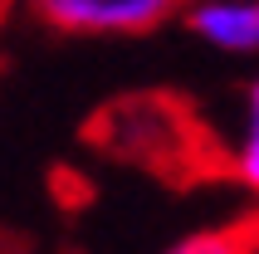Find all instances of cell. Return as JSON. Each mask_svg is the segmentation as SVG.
I'll return each mask as SVG.
<instances>
[{
  "instance_id": "7a4b0ae2",
  "label": "cell",
  "mask_w": 259,
  "mask_h": 254,
  "mask_svg": "<svg viewBox=\"0 0 259 254\" xmlns=\"http://www.w3.org/2000/svg\"><path fill=\"white\" fill-rule=\"evenodd\" d=\"M186 25L225 54H259V0H191Z\"/></svg>"
},
{
  "instance_id": "277c9868",
  "label": "cell",
  "mask_w": 259,
  "mask_h": 254,
  "mask_svg": "<svg viewBox=\"0 0 259 254\" xmlns=\"http://www.w3.org/2000/svg\"><path fill=\"white\" fill-rule=\"evenodd\" d=\"M249 235L254 230H201L176 240L166 254H249Z\"/></svg>"
},
{
  "instance_id": "6da1fadb",
  "label": "cell",
  "mask_w": 259,
  "mask_h": 254,
  "mask_svg": "<svg viewBox=\"0 0 259 254\" xmlns=\"http://www.w3.org/2000/svg\"><path fill=\"white\" fill-rule=\"evenodd\" d=\"M186 0H29L44 25L64 34H147L166 25Z\"/></svg>"
},
{
  "instance_id": "3957f363",
  "label": "cell",
  "mask_w": 259,
  "mask_h": 254,
  "mask_svg": "<svg viewBox=\"0 0 259 254\" xmlns=\"http://www.w3.org/2000/svg\"><path fill=\"white\" fill-rule=\"evenodd\" d=\"M230 171L240 176V186H249L259 196V78L245 93V132H240V142L230 152Z\"/></svg>"
},
{
  "instance_id": "5b68a950",
  "label": "cell",
  "mask_w": 259,
  "mask_h": 254,
  "mask_svg": "<svg viewBox=\"0 0 259 254\" xmlns=\"http://www.w3.org/2000/svg\"><path fill=\"white\" fill-rule=\"evenodd\" d=\"M249 254H259V230H254V235H249Z\"/></svg>"
}]
</instances>
